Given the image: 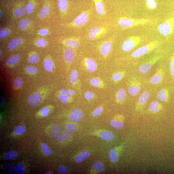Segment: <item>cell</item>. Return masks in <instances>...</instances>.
Wrapping results in <instances>:
<instances>
[{
  "instance_id": "cell-1",
  "label": "cell",
  "mask_w": 174,
  "mask_h": 174,
  "mask_svg": "<svg viewBox=\"0 0 174 174\" xmlns=\"http://www.w3.org/2000/svg\"><path fill=\"white\" fill-rule=\"evenodd\" d=\"M153 21L149 18H134L127 17H122L118 21V25L126 29L135 26L148 25L153 23Z\"/></svg>"
},
{
  "instance_id": "cell-2",
  "label": "cell",
  "mask_w": 174,
  "mask_h": 174,
  "mask_svg": "<svg viewBox=\"0 0 174 174\" xmlns=\"http://www.w3.org/2000/svg\"><path fill=\"white\" fill-rule=\"evenodd\" d=\"M162 43L161 41L158 40L150 42L135 50L131 54V56L133 58H137L144 56L158 48Z\"/></svg>"
},
{
  "instance_id": "cell-3",
  "label": "cell",
  "mask_w": 174,
  "mask_h": 174,
  "mask_svg": "<svg viewBox=\"0 0 174 174\" xmlns=\"http://www.w3.org/2000/svg\"><path fill=\"white\" fill-rule=\"evenodd\" d=\"M158 32L164 36L172 35L174 32V16L166 19L158 28Z\"/></svg>"
},
{
  "instance_id": "cell-4",
  "label": "cell",
  "mask_w": 174,
  "mask_h": 174,
  "mask_svg": "<svg viewBox=\"0 0 174 174\" xmlns=\"http://www.w3.org/2000/svg\"><path fill=\"white\" fill-rule=\"evenodd\" d=\"M143 40L142 37L140 36H131L123 42L122 48L124 51H130L140 44Z\"/></svg>"
},
{
  "instance_id": "cell-5",
  "label": "cell",
  "mask_w": 174,
  "mask_h": 174,
  "mask_svg": "<svg viewBox=\"0 0 174 174\" xmlns=\"http://www.w3.org/2000/svg\"><path fill=\"white\" fill-rule=\"evenodd\" d=\"M161 58L160 55L152 57L143 62L139 67V70L141 73L145 74L149 72L153 66Z\"/></svg>"
},
{
  "instance_id": "cell-6",
  "label": "cell",
  "mask_w": 174,
  "mask_h": 174,
  "mask_svg": "<svg viewBox=\"0 0 174 174\" xmlns=\"http://www.w3.org/2000/svg\"><path fill=\"white\" fill-rule=\"evenodd\" d=\"M141 85L140 80L137 77L133 76L130 79L127 91L131 96H136L141 91Z\"/></svg>"
},
{
  "instance_id": "cell-7",
  "label": "cell",
  "mask_w": 174,
  "mask_h": 174,
  "mask_svg": "<svg viewBox=\"0 0 174 174\" xmlns=\"http://www.w3.org/2000/svg\"><path fill=\"white\" fill-rule=\"evenodd\" d=\"M90 11H85L81 13L72 23L73 26L80 27L84 26L87 22Z\"/></svg>"
},
{
  "instance_id": "cell-8",
  "label": "cell",
  "mask_w": 174,
  "mask_h": 174,
  "mask_svg": "<svg viewBox=\"0 0 174 174\" xmlns=\"http://www.w3.org/2000/svg\"><path fill=\"white\" fill-rule=\"evenodd\" d=\"M150 93L148 91H145L141 95L138 101L135 104V110L137 111H141L150 97Z\"/></svg>"
},
{
  "instance_id": "cell-9",
  "label": "cell",
  "mask_w": 174,
  "mask_h": 174,
  "mask_svg": "<svg viewBox=\"0 0 174 174\" xmlns=\"http://www.w3.org/2000/svg\"><path fill=\"white\" fill-rule=\"evenodd\" d=\"M164 71L162 68H158L155 74L150 79V83L153 85L160 83L164 79Z\"/></svg>"
},
{
  "instance_id": "cell-10",
  "label": "cell",
  "mask_w": 174,
  "mask_h": 174,
  "mask_svg": "<svg viewBox=\"0 0 174 174\" xmlns=\"http://www.w3.org/2000/svg\"><path fill=\"white\" fill-rule=\"evenodd\" d=\"M42 96L39 93L36 92L30 95L28 99V103L34 106H37L41 103Z\"/></svg>"
},
{
  "instance_id": "cell-11",
  "label": "cell",
  "mask_w": 174,
  "mask_h": 174,
  "mask_svg": "<svg viewBox=\"0 0 174 174\" xmlns=\"http://www.w3.org/2000/svg\"><path fill=\"white\" fill-rule=\"evenodd\" d=\"M124 119L123 116L121 115H118L115 117V119L112 120L110 123L111 126L117 129H121L124 126L123 120Z\"/></svg>"
},
{
  "instance_id": "cell-12",
  "label": "cell",
  "mask_w": 174,
  "mask_h": 174,
  "mask_svg": "<svg viewBox=\"0 0 174 174\" xmlns=\"http://www.w3.org/2000/svg\"><path fill=\"white\" fill-rule=\"evenodd\" d=\"M83 112L78 109H73L71 113L69 115V118L73 122H79L81 120L83 117Z\"/></svg>"
},
{
  "instance_id": "cell-13",
  "label": "cell",
  "mask_w": 174,
  "mask_h": 174,
  "mask_svg": "<svg viewBox=\"0 0 174 174\" xmlns=\"http://www.w3.org/2000/svg\"><path fill=\"white\" fill-rule=\"evenodd\" d=\"M163 106L157 101L154 100L151 103L149 109L151 113H156L163 109Z\"/></svg>"
},
{
  "instance_id": "cell-14",
  "label": "cell",
  "mask_w": 174,
  "mask_h": 174,
  "mask_svg": "<svg viewBox=\"0 0 174 174\" xmlns=\"http://www.w3.org/2000/svg\"><path fill=\"white\" fill-rule=\"evenodd\" d=\"M157 97L160 101L168 102L169 99V90L167 89H162L158 91Z\"/></svg>"
},
{
  "instance_id": "cell-15",
  "label": "cell",
  "mask_w": 174,
  "mask_h": 174,
  "mask_svg": "<svg viewBox=\"0 0 174 174\" xmlns=\"http://www.w3.org/2000/svg\"><path fill=\"white\" fill-rule=\"evenodd\" d=\"M112 46V43L111 41L104 42L101 46V53L104 56L108 55L111 51Z\"/></svg>"
},
{
  "instance_id": "cell-16",
  "label": "cell",
  "mask_w": 174,
  "mask_h": 174,
  "mask_svg": "<svg viewBox=\"0 0 174 174\" xmlns=\"http://www.w3.org/2000/svg\"><path fill=\"white\" fill-rule=\"evenodd\" d=\"M65 59L68 62L72 63L74 60L75 54L74 50L70 48L65 49L64 52Z\"/></svg>"
},
{
  "instance_id": "cell-17",
  "label": "cell",
  "mask_w": 174,
  "mask_h": 174,
  "mask_svg": "<svg viewBox=\"0 0 174 174\" xmlns=\"http://www.w3.org/2000/svg\"><path fill=\"white\" fill-rule=\"evenodd\" d=\"M80 39L79 38H73L65 40L64 42V44L69 47L76 48L80 45Z\"/></svg>"
},
{
  "instance_id": "cell-18",
  "label": "cell",
  "mask_w": 174,
  "mask_h": 174,
  "mask_svg": "<svg viewBox=\"0 0 174 174\" xmlns=\"http://www.w3.org/2000/svg\"><path fill=\"white\" fill-rule=\"evenodd\" d=\"M106 29L105 28L98 26L92 27L89 30V34L97 35L100 37L106 32Z\"/></svg>"
},
{
  "instance_id": "cell-19",
  "label": "cell",
  "mask_w": 174,
  "mask_h": 174,
  "mask_svg": "<svg viewBox=\"0 0 174 174\" xmlns=\"http://www.w3.org/2000/svg\"><path fill=\"white\" fill-rule=\"evenodd\" d=\"M94 1L97 12L100 15H104L105 10L102 0H94Z\"/></svg>"
},
{
  "instance_id": "cell-20",
  "label": "cell",
  "mask_w": 174,
  "mask_h": 174,
  "mask_svg": "<svg viewBox=\"0 0 174 174\" xmlns=\"http://www.w3.org/2000/svg\"><path fill=\"white\" fill-rule=\"evenodd\" d=\"M99 136L103 140L106 141H110L114 138L115 135L111 131H103L99 134Z\"/></svg>"
},
{
  "instance_id": "cell-21",
  "label": "cell",
  "mask_w": 174,
  "mask_h": 174,
  "mask_svg": "<svg viewBox=\"0 0 174 174\" xmlns=\"http://www.w3.org/2000/svg\"><path fill=\"white\" fill-rule=\"evenodd\" d=\"M88 70L90 72H95L97 68V65L95 61L91 58H88L86 60Z\"/></svg>"
},
{
  "instance_id": "cell-22",
  "label": "cell",
  "mask_w": 174,
  "mask_h": 174,
  "mask_svg": "<svg viewBox=\"0 0 174 174\" xmlns=\"http://www.w3.org/2000/svg\"><path fill=\"white\" fill-rule=\"evenodd\" d=\"M52 132L50 136L52 138L54 139L57 137L61 134L62 131L61 126L58 124H54L51 127Z\"/></svg>"
},
{
  "instance_id": "cell-23",
  "label": "cell",
  "mask_w": 174,
  "mask_h": 174,
  "mask_svg": "<svg viewBox=\"0 0 174 174\" xmlns=\"http://www.w3.org/2000/svg\"><path fill=\"white\" fill-rule=\"evenodd\" d=\"M90 156V153L88 151H84L81 152L75 158L77 163H80L86 160Z\"/></svg>"
},
{
  "instance_id": "cell-24",
  "label": "cell",
  "mask_w": 174,
  "mask_h": 174,
  "mask_svg": "<svg viewBox=\"0 0 174 174\" xmlns=\"http://www.w3.org/2000/svg\"><path fill=\"white\" fill-rule=\"evenodd\" d=\"M126 93L125 89L123 88H120L118 91L116 96L117 102H123L126 98Z\"/></svg>"
},
{
  "instance_id": "cell-25",
  "label": "cell",
  "mask_w": 174,
  "mask_h": 174,
  "mask_svg": "<svg viewBox=\"0 0 174 174\" xmlns=\"http://www.w3.org/2000/svg\"><path fill=\"white\" fill-rule=\"evenodd\" d=\"M71 133L70 131L65 130L63 133L60 134L57 139V141L59 142H62L66 140L71 136Z\"/></svg>"
},
{
  "instance_id": "cell-26",
  "label": "cell",
  "mask_w": 174,
  "mask_h": 174,
  "mask_svg": "<svg viewBox=\"0 0 174 174\" xmlns=\"http://www.w3.org/2000/svg\"><path fill=\"white\" fill-rule=\"evenodd\" d=\"M108 156L110 160L112 162H117L118 159L119 155L117 149H113L109 151Z\"/></svg>"
},
{
  "instance_id": "cell-27",
  "label": "cell",
  "mask_w": 174,
  "mask_h": 174,
  "mask_svg": "<svg viewBox=\"0 0 174 174\" xmlns=\"http://www.w3.org/2000/svg\"><path fill=\"white\" fill-rule=\"evenodd\" d=\"M26 8L24 6L19 7L14 10V14L15 17H21L25 15L26 12Z\"/></svg>"
},
{
  "instance_id": "cell-28",
  "label": "cell",
  "mask_w": 174,
  "mask_h": 174,
  "mask_svg": "<svg viewBox=\"0 0 174 174\" xmlns=\"http://www.w3.org/2000/svg\"><path fill=\"white\" fill-rule=\"evenodd\" d=\"M22 40L21 38H15L11 40L8 45L9 48L13 49L16 48L22 43Z\"/></svg>"
},
{
  "instance_id": "cell-29",
  "label": "cell",
  "mask_w": 174,
  "mask_h": 174,
  "mask_svg": "<svg viewBox=\"0 0 174 174\" xmlns=\"http://www.w3.org/2000/svg\"><path fill=\"white\" fill-rule=\"evenodd\" d=\"M147 9L153 10L156 8L157 5L156 0H145Z\"/></svg>"
},
{
  "instance_id": "cell-30",
  "label": "cell",
  "mask_w": 174,
  "mask_h": 174,
  "mask_svg": "<svg viewBox=\"0 0 174 174\" xmlns=\"http://www.w3.org/2000/svg\"><path fill=\"white\" fill-rule=\"evenodd\" d=\"M41 149L43 153L46 156H50L54 153L53 151L50 148L47 144L43 143Z\"/></svg>"
},
{
  "instance_id": "cell-31",
  "label": "cell",
  "mask_w": 174,
  "mask_h": 174,
  "mask_svg": "<svg viewBox=\"0 0 174 174\" xmlns=\"http://www.w3.org/2000/svg\"><path fill=\"white\" fill-rule=\"evenodd\" d=\"M58 6L61 11L64 12L66 11L68 7V0H58Z\"/></svg>"
},
{
  "instance_id": "cell-32",
  "label": "cell",
  "mask_w": 174,
  "mask_h": 174,
  "mask_svg": "<svg viewBox=\"0 0 174 174\" xmlns=\"http://www.w3.org/2000/svg\"><path fill=\"white\" fill-rule=\"evenodd\" d=\"M18 153L15 151H11L7 152L4 155L5 158L7 160H13L18 156Z\"/></svg>"
},
{
  "instance_id": "cell-33",
  "label": "cell",
  "mask_w": 174,
  "mask_h": 174,
  "mask_svg": "<svg viewBox=\"0 0 174 174\" xmlns=\"http://www.w3.org/2000/svg\"><path fill=\"white\" fill-rule=\"evenodd\" d=\"M94 168L99 172H102L105 169V166L103 162L101 161H98L95 162L93 165Z\"/></svg>"
},
{
  "instance_id": "cell-34",
  "label": "cell",
  "mask_w": 174,
  "mask_h": 174,
  "mask_svg": "<svg viewBox=\"0 0 174 174\" xmlns=\"http://www.w3.org/2000/svg\"><path fill=\"white\" fill-rule=\"evenodd\" d=\"M20 57L18 55H15L11 56L7 61V63L10 65L17 64L20 60Z\"/></svg>"
},
{
  "instance_id": "cell-35",
  "label": "cell",
  "mask_w": 174,
  "mask_h": 174,
  "mask_svg": "<svg viewBox=\"0 0 174 174\" xmlns=\"http://www.w3.org/2000/svg\"><path fill=\"white\" fill-rule=\"evenodd\" d=\"M50 11V9L49 6L45 5L43 7L41 10L40 16L41 18H44L47 16L49 14Z\"/></svg>"
},
{
  "instance_id": "cell-36",
  "label": "cell",
  "mask_w": 174,
  "mask_h": 174,
  "mask_svg": "<svg viewBox=\"0 0 174 174\" xmlns=\"http://www.w3.org/2000/svg\"><path fill=\"white\" fill-rule=\"evenodd\" d=\"M31 21L27 18L23 19L19 22V26L22 30H25L30 24Z\"/></svg>"
},
{
  "instance_id": "cell-37",
  "label": "cell",
  "mask_w": 174,
  "mask_h": 174,
  "mask_svg": "<svg viewBox=\"0 0 174 174\" xmlns=\"http://www.w3.org/2000/svg\"><path fill=\"white\" fill-rule=\"evenodd\" d=\"M44 66L46 70L51 71L54 67V64L52 60L49 58L46 59L45 61Z\"/></svg>"
},
{
  "instance_id": "cell-38",
  "label": "cell",
  "mask_w": 174,
  "mask_h": 174,
  "mask_svg": "<svg viewBox=\"0 0 174 174\" xmlns=\"http://www.w3.org/2000/svg\"><path fill=\"white\" fill-rule=\"evenodd\" d=\"M4 167L6 171L11 174H14L15 173L16 167L12 164L8 163H5L4 164Z\"/></svg>"
},
{
  "instance_id": "cell-39",
  "label": "cell",
  "mask_w": 174,
  "mask_h": 174,
  "mask_svg": "<svg viewBox=\"0 0 174 174\" xmlns=\"http://www.w3.org/2000/svg\"><path fill=\"white\" fill-rule=\"evenodd\" d=\"M169 68L170 73L173 79L174 80V53L170 58L169 62Z\"/></svg>"
},
{
  "instance_id": "cell-40",
  "label": "cell",
  "mask_w": 174,
  "mask_h": 174,
  "mask_svg": "<svg viewBox=\"0 0 174 174\" xmlns=\"http://www.w3.org/2000/svg\"><path fill=\"white\" fill-rule=\"evenodd\" d=\"M26 130L25 126L24 125H21L15 127L14 132L15 134H22L25 133Z\"/></svg>"
},
{
  "instance_id": "cell-41",
  "label": "cell",
  "mask_w": 174,
  "mask_h": 174,
  "mask_svg": "<svg viewBox=\"0 0 174 174\" xmlns=\"http://www.w3.org/2000/svg\"><path fill=\"white\" fill-rule=\"evenodd\" d=\"M66 129L70 132H75L77 129V126L75 123H68L65 126Z\"/></svg>"
},
{
  "instance_id": "cell-42",
  "label": "cell",
  "mask_w": 174,
  "mask_h": 174,
  "mask_svg": "<svg viewBox=\"0 0 174 174\" xmlns=\"http://www.w3.org/2000/svg\"><path fill=\"white\" fill-rule=\"evenodd\" d=\"M70 78L72 83L74 84L76 82L78 78V73L76 70H73L72 71Z\"/></svg>"
},
{
  "instance_id": "cell-43",
  "label": "cell",
  "mask_w": 174,
  "mask_h": 174,
  "mask_svg": "<svg viewBox=\"0 0 174 174\" xmlns=\"http://www.w3.org/2000/svg\"><path fill=\"white\" fill-rule=\"evenodd\" d=\"M15 173L17 174H25L24 165L21 163H19L17 164L16 167Z\"/></svg>"
},
{
  "instance_id": "cell-44",
  "label": "cell",
  "mask_w": 174,
  "mask_h": 174,
  "mask_svg": "<svg viewBox=\"0 0 174 174\" xmlns=\"http://www.w3.org/2000/svg\"><path fill=\"white\" fill-rule=\"evenodd\" d=\"M39 60V57L36 53L33 54L29 58L28 61L29 63L34 64L36 63Z\"/></svg>"
},
{
  "instance_id": "cell-45",
  "label": "cell",
  "mask_w": 174,
  "mask_h": 174,
  "mask_svg": "<svg viewBox=\"0 0 174 174\" xmlns=\"http://www.w3.org/2000/svg\"><path fill=\"white\" fill-rule=\"evenodd\" d=\"M124 72H118L114 73L112 76L113 79L115 81H118L121 80L124 75Z\"/></svg>"
},
{
  "instance_id": "cell-46",
  "label": "cell",
  "mask_w": 174,
  "mask_h": 174,
  "mask_svg": "<svg viewBox=\"0 0 174 174\" xmlns=\"http://www.w3.org/2000/svg\"><path fill=\"white\" fill-rule=\"evenodd\" d=\"M22 84V79L21 78H18L15 79L14 81L13 85L15 88H18L21 87Z\"/></svg>"
},
{
  "instance_id": "cell-47",
  "label": "cell",
  "mask_w": 174,
  "mask_h": 174,
  "mask_svg": "<svg viewBox=\"0 0 174 174\" xmlns=\"http://www.w3.org/2000/svg\"><path fill=\"white\" fill-rule=\"evenodd\" d=\"M34 4L32 2H29L27 4L26 7V11L29 14L32 13L34 9Z\"/></svg>"
},
{
  "instance_id": "cell-48",
  "label": "cell",
  "mask_w": 174,
  "mask_h": 174,
  "mask_svg": "<svg viewBox=\"0 0 174 174\" xmlns=\"http://www.w3.org/2000/svg\"><path fill=\"white\" fill-rule=\"evenodd\" d=\"M26 71L32 74H36L37 72V70L36 67L33 66H28L26 68Z\"/></svg>"
},
{
  "instance_id": "cell-49",
  "label": "cell",
  "mask_w": 174,
  "mask_h": 174,
  "mask_svg": "<svg viewBox=\"0 0 174 174\" xmlns=\"http://www.w3.org/2000/svg\"><path fill=\"white\" fill-rule=\"evenodd\" d=\"M10 32L8 29H3L0 30V37L1 38H4L9 35Z\"/></svg>"
},
{
  "instance_id": "cell-50",
  "label": "cell",
  "mask_w": 174,
  "mask_h": 174,
  "mask_svg": "<svg viewBox=\"0 0 174 174\" xmlns=\"http://www.w3.org/2000/svg\"><path fill=\"white\" fill-rule=\"evenodd\" d=\"M68 171V169L66 166L60 165L58 169V172L60 174H65Z\"/></svg>"
},
{
  "instance_id": "cell-51",
  "label": "cell",
  "mask_w": 174,
  "mask_h": 174,
  "mask_svg": "<svg viewBox=\"0 0 174 174\" xmlns=\"http://www.w3.org/2000/svg\"><path fill=\"white\" fill-rule=\"evenodd\" d=\"M100 80L97 78L92 79L90 80V83L93 86L96 87L99 86L100 83Z\"/></svg>"
},
{
  "instance_id": "cell-52",
  "label": "cell",
  "mask_w": 174,
  "mask_h": 174,
  "mask_svg": "<svg viewBox=\"0 0 174 174\" xmlns=\"http://www.w3.org/2000/svg\"><path fill=\"white\" fill-rule=\"evenodd\" d=\"M47 44L46 40L44 38L37 41L36 43L37 45L40 47H44Z\"/></svg>"
},
{
  "instance_id": "cell-53",
  "label": "cell",
  "mask_w": 174,
  "mask_h": 174,
  "mask_svg": "<svg viewBox=\"0 0 174 174\" xmlns=\"http://www.w3.org/2000/svg\"><path fill=\"white\" fill-rule=\"evenodd\" d=\"M103 111V108L102 107H99L94 111L93 115L94 117H97Z\"/></svg>"
},
{
  "instance_id": "cell-54",
  "label": "cell",
  "mask_w": 174,
  "mask_h": 174,
  "mask_svg": "<svg viewBox=\"0 0 174 174\" xmlns=\"http://www.w3.org/2000/svg\"><path fill=\"white\" fill-rule=\"evenodd\" d=\"M95 95L93 93L91 92H87L85 93V98L87 100H90Z\"/></svg>"
},
{
  "instance_id": "cell-55",
  "label": "cell",
  "mask_w": 174,
  "mask_h": 174,
  "mask_svg": "<svg viewBox=\"0 0 174 174\" xmlns=\"http://www.w3.org/2000/svg\"><path fill=\"white\" fill-rule=\"evenodd\" d=\"M100 37V36L97 35L92 34H89L88 36V38L89 40H93L96 39Z\"/></svg>"
},
{
  "instance_id": "cell-56",
  "label": "cell",
  "mask_w": 174,
  "mask_h": 174,
  "mask_svg": "<svg viewBox=\"0 0 174 174\" xmlns=\"http://www.w3.org/2000/svg\"><path fill=\"white\" fill-rule=\"evenodd\" d=\"M49 32L48 29H41L39 31V33L41 35H46Z\"/></svg>"
},
{
  "instance_id": "cell-57",
  "label": "cell",
  "mask_w": 174,
  "mask_h": 174,
  "mask_svg": "<svg viewBox=\"0 0 174 174\" xmlns=\"http://www.w3.org/2000/svg\"><path fill=\"white\" fill-rule=\"evenodd\" d=\"M49 109L48 108H44L42 109L41 112L42 114L44 117H47L48 115V112L49 111Z\"/></svg>"
},
{
  "instance_id": "cell-58",
  "label": "cell",
  "mask_w": 174,
  "mask_h": 174,
  "mask_svg": "<svg viewBox=\"0 0 174 174\" xmlns=\"http://www.w3.org/2000/svg\"><path fill=\"white\" fill-rule=\"evenodd\" d=\"M69 98V96L67 95H65L63 97L61 98V101L63 103L66 104H67L68 102V100Z\"/></svg>"
},
{
  "instance_id": "cell-59",
  "label": "cell",
  "mask_w": 174,
  "mask_h": 174,
  "mask_svg": "<svg viewBox=\"0 0 174 174\" xmlns=\"http://www.w3.org/2000/svg\"><path fill=\"white\" fill-rule=\"evenodd\" d=\"M61 94L58 97V98L60 99H61V98L67 94V91L65 89H62L61 90Z\"/></svg>"
},
{
  "instance_id": "cell-60",
  "label": "cell",
  "mask_w": 174,
  "mask_h": 174,
  "mask_svg": "<svg viewBox=\"0 0 174 174\" xmlns=\"http://www.w3.org/2000/svg\"><path fill=\"white\" fill-rule=\"evenodd\" d=\"M68 93L69 95H72L75 93V91L73 90H68Z\"/></svg>"
},
{
  "instance_id": "cell-61",
  "label": "cell",
  "mask_w": 174,
  "mask_h": 174,
  "mask_svg": "<svg viewBox=\"0 0 174 174\" xmlns=\"http://www.w3.org/2000/svg\"><path fill=\"white\" fill-rule=\"evenodd\" d=\"M5 100L4 98L2 97H1V104H3L4 103Z\"/></svg>"
},
{
  "instance_id": "cell-62",
  "label": "cell",
  "mask_w": 174,
  "mask_h": 174,
  "mask_svg": "<svg viewBox=\"0 0 174 174\" xmlns=\"http://www.w3.org/2000/svg\"><path fill=\"white\" fill-rule=\"evenodd\" d=\"M45 174H53V173L52 172H47L45 173Z\"/></svg>"
},
{
  "instance_id": "cell-63",
  "label": "cell",
  "mask_w": 174,
  "mask_h": 174,
  "mask_svg": "<svg viewBox=\"0 0 174 174\" xmlns=\"http://www.w3.org/2000/svg\"><path fill=\"white\" fill-rule=\"evenodd\" d=\"M0 15H1V16H0V17H1V18L2 16V12L1 11H0Z\"/></svg>"
},
{
  "instance_id": "cell-64",
  "label": "cell",
  "mask_w": 174,
  "mask_h": 174,
  "mask_svg": "<svg viewBox=\"0 0 174 174\" xmlns=\"http://www.w3.org/2000/svg\"><path fill=\"white\" fill-rule=\"evenodd\" d=\"M0 52H1V51H0Z\"/></svg>"
}]
</instances>
